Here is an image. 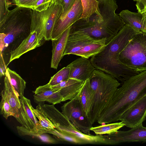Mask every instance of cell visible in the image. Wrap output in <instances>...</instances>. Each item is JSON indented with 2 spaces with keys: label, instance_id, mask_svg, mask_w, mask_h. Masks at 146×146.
<instances>
[{
  "label": "cell",
  "instance_id": "39",
  "mask_svg": "<svg viewBox=\"0 0 146 146\" xmlns=\"http://www.w3.org/2000/svg\"><path fill=\"white\" fill-rule=\"evenodd\" d=\"M13 0L14 1V3L15 4V1H17L18 0Z\"/></svg>",
  "mask_w": 146,
  "mask_h": 146
},
{
  "label": "cell",
  "instance_id": "13",
  "mask_svg": "<svg viewBox=\"0 0 146 146\" xmlns=\"http://www.w3.org/2000/svg\"><path fill=\"white\" fill-rule=\"evenodd\" d=\"M66 66L70 69V78L84 82L90 78L95 69L88 58L82 57Z\"/></svg>",
  "mask_w": 146,
  "mask_h": 146
},
{
  "label": "cell",
  "instance_id": "3",
  "mask_svg": "<svg viewBox=\"0 0 146 146\" xmlns=\"http://www.w3.org/2000/svg\"><path fill=\"white\" fill-rule=\"evenodd\" d=\"M146 95V70L135 75L118 88L107 106L99 116V124L119 120L123 113Z\"/></svg>",
  "mask_w": 146,
  "mask_h": 146
},
{
  "label": "cell",
  "instance_id": "8",
  "mask_svg": "<svg viewBox=\"0 0 146 146\" xmlns=\"http://www.w3.org/2000/svg\"><path fill=\"white\" fill-rule=\"evenodd\" d=\"M62 113L79 131L90 134L92 125L86 114L79 99H74L64 103L61 106Z\"/></svg>",
  "mask_w": 146,
  "mask_h": 146
},
{
  "label": "cell",
  "instance_id": "20",
  "mask_svg": "<svg viewBox=\"0 0 146 146\" xmlns=\"http://www.w3.org/2000/svg\"><path fill=\"white\" fill-rule=\"evenodd\" d=\"M48 13L47 10L39 12L32 9V22L30 32H36L39 38L43 41L45 24Z\"/></svg>",
  "mask_w": 146,
  "mask_h": 146
},
{
  "label": "cell",
  "instance_id": "26",
  "mask_svg": "<svg viewBox=\"0 0 146 146\" xmlns=\"http://www.w3.org/2000/svg\"><path fill=\"white\" fill-rule=\"evenodd\" d=\"M125 126L122 121L113 123H108L99 126L92 127L91 131H93L96 135H109L114 133Z\"/></svg>",
  "mask_w": 146,
  "mask_h": 146
},
{
  "label": "cell",
  "instance_id": "36",
  "mask_svg": "<svg viewBox=\"0 0 146 146\" xmlns=\"http://www.w3.org/2000/svg\"><path fill=\"white\" fill-rule=\"evenodd\" d=\"M44 133H45L35 137L39 138L41 141L44 142L50 143H56L55 140Z\"/></svg>",
  "mask_w": 146,
  "mask_h": 146
},
{
  "label": "cell",
  "instance_id": "18",
  "mask_svg": "<svg viewBox=\"0 0 146 146\" xmlns=\"http://www.w3.org/2000/svg\"><path fill=\"white\" fill-rule=\"evenodd\" d=\"M62 11V5L55 2L52 3L48 8L44 32L45 40H49L51 39L54 27L60 17Z\"/></svg>",
  "mask_w": 146,
  "mask_h": 146
},
{
  "label": "cell",
  "instance_id": "6",
  "mask_svg": "<svg viewBox=\"0 0 146 146\" xmlns=\"http://www.w3.org/2000/svg\"><path fill=\"white\" fill-rule=\"evenodd\" d=\"M120 62L135 71L146 70V33L134 35L119 56Z\"/></svg>",
  "mask_w": 146,
  "mask_h": 146
},
{
  "label": "cell",
  "instance_id": "15",
  "mask_svg": "<svg viewBox=\"0 0 146 146\" xmlns=\"http://www.w3.org/2000/svg\"><path fill=\"white\" fill-rule=\"evenodd\" d=\"M98 40L85 33L70 32L63 56L73 54L86 45Z\"/></svg>",
  "mask_w": 146,
  "mask_h": 146
},
{
  "label": "cell",
  "instance_id": "1",
  "mask_svg": "<svg viewBox=\"0 0 146 146\" xmlns=\"http://www.w3.org/2000/svg\"><path fill=\"white\" fill-rule=\"evenodd\" d=\"M140 33L128 25H125L98 53L90 60L95 69L101 70L124 82L140 73L133 71L124 65L119 59L120 53L133 36Z\"/></svg>",
  "mask_w": 146,
  "mask_h": 146
},
{
  "label": "cell",
  "instance_id": "17",
  "mask_svg": "<svg viewBox=\"0 0 146 146\" xmlns=\"http://www.w3.org/2000/svg\"><path fill=\"white\" fill-rule=\"evenodd\" d=\"M71 27L66 30L57 39L52 40V56L51 67L56 69L63 56Z\"/></svg>",
  "mask_w": 146,
  "mask_h": 146
},
{
  "label": "cell",
  "instance_id": "9",
  "mask_svg": "<svg viewBox=\"0 0 146 146\" xmlns=\"http://www.w3.org/2000/svg\"><path fill=\"white\" fill-rule=\"evenodd\" d=\"M105 144L113 145L124 143L146 142V127L142 124L127 131H117L104 135Z\"/></svg>",
  "mask_w": 146,
  "mask_h": 146
},
{
  "label": "cell",
  "instance_id": "12",
  "mask_svg": "<svg viewBox=\"0 0 146 146\" xmlns=\"http://www.w3.org/2000/svg\"><path fill=\"white\" fill-rule=\"evenodd\" d=\"M84 82L70 78L57 85L51 86L53 89L60 90L63 98L62 102H64L79 99Z\"/></svg>",
  "mask_w": 146,
  "mask_h": 146
},
{
  "label": "cell",
  "instance_id": "28",
  "mask_svg": "<svg viewBox=\"0 0 146 146\" xmlns=\"http://www.w3.org/2000/svg\"><path fill=\"white\" fill-rule=\"evenodd\" d=\"M70 68L64 67L52 76L48 83L51 86L57 85L70 78Z\"/></svg>",
  "mask_w": 146,
  "mask_h": 146
},
{
  "label": "cell",
  "instance_id": "35",
  "mask_svg": "<svg viewBox=\"0 0 146 146\" xmlns=\"http://www.w3.org/2000/svg\"><path fill=\"white\" fill-rule=\"evenodd\" d=\"M136 6L138 12L143 13L146 11V0H138Z\"/></svg>",
  "mask_w": 146,
  "mask_h": 146
},
{
  "label": "cell",
  "instance_id": "33",
  "mask_svg": "<svg viewBox=\"0 0 146 146\" xmlns=\"http://www.w3.org/2000/svg\"><path fill=\"white\" fill-rule=\"evenodd\" d=\"M7 0H0V22L7 16L9 10Z\"/></svg>",
  "mask_w": 146,
  "mask_h": 146
},
{
  "label": "cell",
  "instance_id": "21",
  "mask_svg": "<svg viewBox=\"0 0 146 146\" xmlns=\"http://www.w3.org/2000/svg\"><path fill=\"white\" fill-rule=\"evenodd\" d=\"M119 15L125 25H130L139 32L145 33L142 21V13L133 12L126 9L122 11Z\"/></svg>",
  "mask_w": 146,
  "mask_h": 146
},
{
  "label": "cell",
  "instance_id": "31",
  "mask_svg": "<svg viewBox=\"0 0 146 146\" xmlns=\"http://www.w3.org/2000/svg\"><path fill=\"white\" fill-rule=\"evenodd\" d=\"M76 0H55L53 2H56L62 5L63 8L62 13L59 19H62L74 4Z\"/></svg>",
  "mask_w": 146,
  "mask_h": 146
},
{
  "label": "cell",
  "instance_id": "4",
  "mask_svg": "<svg viewBox=\"0 0 146 146\" xmlns=\"http://www.w3.org/2000/svg\"><path fill=\"white\" fill-rule=\"evenodd\" d=\"M93 92V98L88 118L91 124L97 121L120 83L112 75L95 69L89 79Z\"/></svg>",
  "mask_w": 146,
  "mask_h": 146
},
{
  "label": "cell",
  "instance_id": "2",
  "mask_svg": "<svg viewBox=\"0 0 146 146\" xmlns=\"http://www.w3.org/2000/svg\"><path fill=\"white\" fill-rule=\"evenodd\" d=\"M102 17L92 15L88 22L79 19L71 27L70 32L86 34L96 40L105 38L108 43L125 25L115 11L118 8L115 0H98Z\"/></svg>",
  "mask_w": 146,
  "mask_h": 146
},
{
  "label": "cell",
  "instance_id": "34",
  "mask_svg": "<svg viewBox=\"0 0 146 146\" xmlns=\"http://www.w3.org/2000/svg\"><path fill=\"white\" fill-rule=\"evenodd\" d=\"M38 0H18L15 4L17 6L32 9L34 5Z\"/></svg>",
  "mask_w": 146,
  "mask_h": 146
},
{
  "label": "cell",
  "instance_id": "10",
  "mask_svg": "<svg viewBox=\"0 0 146 146\" xmlns=\"http://www.w3.org/2000/svg\"><path fill=\"white\" fill-rule=\"evenodd\" d=\"M146 117V95L127 110L121 116L119 120L126 127L132 128L142 125Z\"/></svg>",
  "mask_w": 146,
  "mask_h": 146
},
{
  "label": "cell",
  "instance_id": "24",
  "mask_svg": "<svg viewBox=\"0 0 146 146\" xmlns=\"http://www.w3.org/2000/svg\"><path fill=\"white\" fill-rule=\"evenodd\" d=\"M83 8V12L79 19L88 22L90 17L96 14L102 17L99 7V3L96 0H80Z\"/></svg>",
  "mask_w": 146,
  "mask_h": 146
},
{
  "label": "cell",
  "instance_id": "14",
  "mask_svg": "<svg viewBox=\"0 0 146 146\" xmlns=\"http://www.w3.org/2000/svg\"><path fill=\"white\" fill-rule=\"evenodd\" d=\"M34 92V101L38 105H43L45 102L54 105L62 102L60 90L52 89L48 83L38 86Z\"/></svg>",
  "mask_w": 146,
  "mask_h": 146
},
{
  "label": "cell",
  "instance_id": "29",
  "mask_svg": "<svg viewBox=\"0 0 146 146\" xmlns=\"http://www.w3.org/2000/svg\"><path fill=\"white\" fill-rule=\"evenodd\" d=\"M1 95V100L0 103L1 114L6 119L8 117L13 116L11 108L7 99L4 89L2 90Z\"/></svg>",
  "mask_w": 146,
  "mask_h": 146
},
{
  "label": "cell",
  "instance_id": "16",
  "mask_svg": "<svg viewBox=\"0 0 146 146\" xmlns=\"http://www.w3.org/2000/svg\"><path fill=\"white\" fill-rule=\"evenodd\" d=\"M43 42L38 38L36 32H30L20 44L10 52V56L8 64L14 60L19 58L27 52L41 46Z\"/></svg>",
  "mask_w": 146,
  "mask_h": 146
},
{
  "label": "cell",
  "instance_id": "38",
  "mask_svg": "<svg viewBox=\"0 0 146 146\" xmlns=\"http://www.w3.org/2000/svg\"><path fill=\"white\" fill-rule=\"evenodd\" d=\"M143 17L142 21L144 33H146V11L142 13Z\"/></svg>",
  "mask_w": 146,
  "mask_h": 146
},
{
  "label": "cell",
  "instance_id": "30",
  "mask_svg": "<svg viewBox=\"0 0 146 146\" xmlns=\"http://www.w3.org/2000/svg\"><path fill=\"white\" fill-rule=\"evenodd\" d=\"M50 134L53 135L58 141H65L76 144H84L82 141L74 136L60 132L56 129L52 131Z\"/></svg>",
  "mask_w": 146,
  "mask_h": 146
},
{
  "label": "cell",
  "instance_id": "22",
  "mask_svg": "<svg viewBox=\"0 0 146 146\" xmlns=\"http://www.w3.org/2000/svg\"><path fill=\"white\" fill-rule=\"evenodd\" d=\"M106 44L105 39L98 40L86 45L73 54L88 58L99 52Z\"/></svg>",
  "mask_w": 146,
  "mask_h": 146
},
{
  "label": "cell",
  "instance_id": "7",
  "mask_svg": "<svg viewBox=\"0 0 146 146\" xmlns=\"http://www.w3.org/2000/svg\"><path fill=\"white\" fill-rule=\"evenodd\" d=\"M20 100L21 108L15 118L22 125L17 127L19 135L35 137L42 134V128L32 111L30 100L24 96Z\"/></svg>",
  "mask_w": 146,
  "mask_h": 146
},
{
  "label": "cell",
  "instance_id": "27",
  "mask_svg": "<svg viewBox=\"0 0 146 146\" xmlns=\"http://www.w3.org/2000/svg\"><path fill=\"white\" fill-rule=\"evenodd\" d=\"M32 111L36 117L39 120V124L42 129V133H50L54 130L55 127L49 119L41 111L32 108Z\"/></svg>",
  "mask_w": 146,
  "mask_h": 146
},
{
  "label": "cell",
  "instance_id": "37",
  "mask_svg": "<svg viewBox=\"0 0 146 146\" xmlns=\"http://www.w3.org/2000/svg\"><path fill=\"white\" fill-rule=\"evenodd\" d=\"M2 52L0 51V76L1 78L2 76L5 75V73L7 69L5 66Z\"/></svg>",
  "mask_w": 146,
  "mask_h": 146
},
{
  "label": "cell",
  "instance_id": "5",
  "mask_svg": "<svg viewBox=\"0 0 146 146\" xmlns=\"http://www.w3.org/2000/svg\"><path fill=\"white\" fill-rule=\"evenodd\" d=\"M32 9L17 6L0 22V51L2 52L17 36L30 33Z\"/></svg>",
  "mask_w": 146,
  "mask_h": 146
},
{
  "label": "cell",
  "instance_id": "25",
  "mask_svg": "<svg viewBox=\"0 0 146 146\" xmlns=\"http://www.w3.org/2000/svg\"><path fill=\"white\" fill-rule=\"evenodd\" d=\"M7 72L11 83L19 96L21 98L24 96V90L26 88V82L15 71L8 68H7Z\"/></svg>",
  "mask_w": 146,
  "mask_h": 146
},
{
  "label": "cell",
  "instance_id": "11",
  "mask_svg": "<svg viewBox=\"0 0 146 146\" xmlns=\"http://www.w3.org/2000/svg\"><path fill=\"white\" fill-rule=\"evenodd\" d=\"M83 12L80 0H76L71 9L62 19H59L55 25L51 40L57 39L80 17Z\"/></svg>",
  "mask_w": 146,
  "mask_h": 146
},
{
  "label": "cell",
  "instance_id": "23",
  "mask_svg": "<svg viewBox=\"0 0 146 146\" xmlns=\"http://www.w3.org/2000/svg\"><path fill=\"white\" fill-rule=\"evenodd\" d=\"M93 92L89 79L85 81L79 98L87 116L90 110Z\"/></svg>",
  "mask_w": 146,
  "mask_h": 146
},
{
  "label": "cell",
  "instance_id": "40",
  "mask_svg": "<svg viewBox=\"0 0 146 146\" xmlns=\"http://www.w3.org/2000/svg\"><path fill=\"white\" fill-rule=\"evenodd\" d=\"M55 0H52L53 2Z\"/></svg>",
  "mask_w": 146,
  "mask_h": 146
},
{
  "label": "cell",
  "instance_id": "32",
  "mask_svg": "<svg viewBox=\"0 0 146 146\" xmlns=\"http://www.w3.org/2000/svg\"><path fill=\"white\" fill-rule=\"evenodd\" d=\"M53 2L52 0H38L34 5L32 9L39 12L45 11Z\"/></svg>",
  "mask_w": 146,
  "mask_h": 146
},
{
  "label": "cell",
  "instance_id": "41",
  "mask_svg": "<svg viewBox=\"0 0 146 146\" xmlns=\"http://www.w3.org/2000/svg\"><path fill=\"white\" fill-rule=\"evenodd\" d=\"M97 0V1H98V0Z\"/></svg>",
  "mask_w": 146,
  "mask_h": 146
},
{
  "label": "cell",
  "instance_id": "19",
  "mask_svg": "<svg viewBox=\"0 0 146 146\" xmlns=\"http://www.w3.org/2000/svg\"><path fill=\"white\" fill-rule=\"evenodd\" d=\"M4 79V89L11 107L13 117L16 118L18 115L21 107L19 97L11 84L7 72Z\"/></svg>",
  "mask_w": 146,
  "mask_h": 146
}]
</instances>
